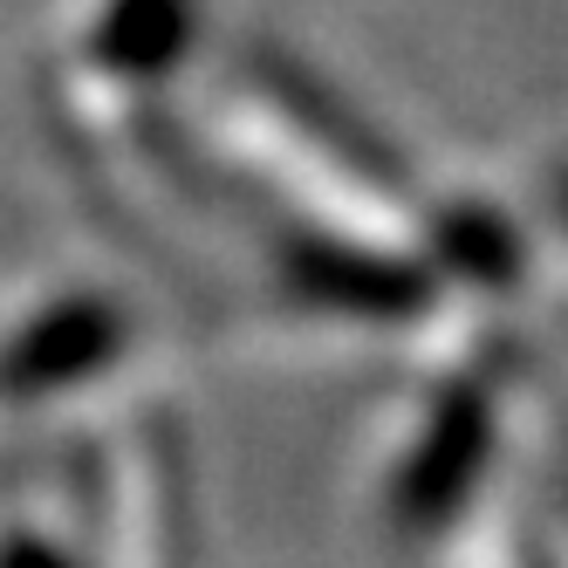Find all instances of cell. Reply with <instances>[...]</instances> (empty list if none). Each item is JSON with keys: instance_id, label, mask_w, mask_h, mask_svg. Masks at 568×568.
<instances>
[{"instance_id": "1", "label": "cell", "mask_w": 568, "mask_h": 568, "mask_svg": "<svg viewBox=\"0 0 568 568\" xmlns=\"http://www.w3.org/2000/svg\"><path fill=\"white\" fill-rule=\"evenodd\" d=\"M185 34H192V0H116L103 28V55L116 69H158L185 49Z\"/></svg>"}]
</instances>
